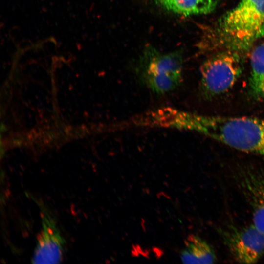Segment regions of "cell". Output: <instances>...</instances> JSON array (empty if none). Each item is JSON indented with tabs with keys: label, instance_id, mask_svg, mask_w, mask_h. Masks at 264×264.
<instances>
[{
	"label": "cell",
	"instance_id": "6",
	"mask_svg": "<svg viewBox=\"0 0 264 264\" xmlns=\"http://www.w3.org/2000/svg\"><path fill=\"white\" fill-rule=\"evenodd\" d=\"M40 209L42 228L37 236L32 262L35 264L59 263L64 256L65 240L48 211L42 205Z\"/></svg>",
	"mask_w": 264,
	"mask_h": 264
},
{
	"label": "cell",
	"instance_id": "1",
	"mask_svg": "<svg viewBox=\"0 0 264 264\" xmlns=\"http://www.w3.org/2000/svg\"><path fill=\"white\" fill-rule=\"evenodd\" d=\"M264 36V0H240L208 34L213 47L242 55Z\"/></svg>",
	"mask_w": 264,
	"mask_h": 264
},
{
	"label": "cell",
	"instance_id": "3",
	"mask_svg": "<svg viewBox=\"0 0 264 264\" xmlns=\"http://www.w3.org/2000/svg\"><path fill=\"white\" fill-rule=\"evenodd\" d=\"M183 58L178 51L162 53L145 49L136 69L140 83L154 93L162 94L177 88L182 81Z\"/></svg>",
	"mask_w": 264,
	"mask_h": 264
},
{
	"label": "cell",
	"instance_id": "13",
	"mask_svg": "<svg viewBox=\"0 0 264 264\" xmlns=\"http://www.w3.org/2000/svg\"><path fill=\"white\" fill-rule=\"evenodd\" d=\"M9 36L13 42L17 44L21 40L20 28L18 26H14L9 31Z\"/></svg>",
	"mask_w": 264,
	"mask_h": 264
},
{
	"label": "cell",
	"instance_id": "12",
	"mask_svg": "<svg viewBox=\"0 0 264 264\" xmlns=\"http://www.w3.org/2000/svg\"><path fill=\"white\" fill-rule=\"evenodd\" d=\"M34 46L33 42L28 39L22 40L17 44V48L22 52L25 51Z\"/></svg>",
	"mask_w": 264,
	"mask_h": 264
},
{
	"label": "cell",
	"instance_id": "7",
	"mask_svg": "<svg viewBox=\"0 0 264 264\" xmlns=\"http://www.w3.org/2000/svg\"><path fill=\"white\" fill-rule=\"evenodd\" d=\"M171 12L185 16L207 14L213 12L220 0H152Z\"/></svg>",
	"mask_w": 264,
	"mask_h": 264
},
{
	"label": "cell",
	"instance_id": "2",
	"mask_svg": "<svg viewBox=\"0 0 264 264\" xmlns=\"http://www.w3.org/2000/svg\"><path fill=\"white\" fill-rule=\"evenodd\" d=\"M189 129L239 151L264 157V119L190 114Z\"/></svg>",
	"mask_w": 264,
	"mask_h": 264
},
{
	"label": "cell",
	"instance_id": "11",
	"mask_svg": "<svg viewBox=\"0 0 264 264\" xmlns=\"http://www.w3.org/2000/svg\"><path fill=\"white\" fill-rule=\"evenodd\" d=\"M44 51L54 52L57 46V42L55 38L50 37L45 39L38 44Z\"/></svg>",
	"mask_w": 264,
	"mask_h": 264
},
{
	"label": "cell",
	"instance_id": "10",
	"mask_svg": "<svg viewBox=\"0 0 264 264\" xmlns=\"http://www.w3.org/2000/svg\"><path fill=\"white\" fill-rule=\"evenodd\" d=\"M257 181L249 180L247 189L252 194L253 225L264 232V186Z\"/></svg>",
	"mask_w": 264,
	"mask_h": 264
},
{
	"label": "cell",
	"instance_id": "5",
	"mask_svg": "<svg viewBox=\"0 0 264 264\" xmlns=\"http://www.w3.org/2000/svg\"><path fill=\"white\" fill-rule=\"evenodd\" d=\"M221 233L225 244L239 263H255L264 255V232L253 224Z\"/></svg>",
	"mask_w": 264,
	"mask_h": 264
},
{
	"label": "cell",
	"instance_id": "4",
	"mask_svg": "<svg viewBox=\"0 0 264 264\" xmlns=\"http://www.w3.org/2000/svg\"><path fill=\"white\" fill-rule=\"evenodd\" d=\"M242 55L221 50L209 58L200 67V89L206 97H212L228 91L242 71Z\"/></svg>",
	"mask_w": 264,
	"mask_h": 264
},
{
	"label": "cell",
	"instance_id": "8",
	"mask_svg": "<svg viewBox=\"0 0 264 264\" xmlns=\"http://www.w3.org/2000/svg\"><path fill=\"white\" fill-rule=\"evenodd\" d=\"M186 248L181 251L184 264H213L217 260L215 251L206 241L196 235H189L185 241Z\"/></svg>",
	"mask_w": 264,
	"mask_h": 264
},
{
	"label": "cell",
	"instance_id": "9",
	"mask_svg": "<svg viewBox=\"0 0 264 264\" xmlns=\"http://www.w3.org/2000/svg\"><path fill=\"white\" fill-rule=\"evenodd\" d=\"M249 87L251 95L264 101V42L253 47L250 55Z\"/></svg>",
	"mask_w": 264,
	"mask_h": 264
}]
</instances>
